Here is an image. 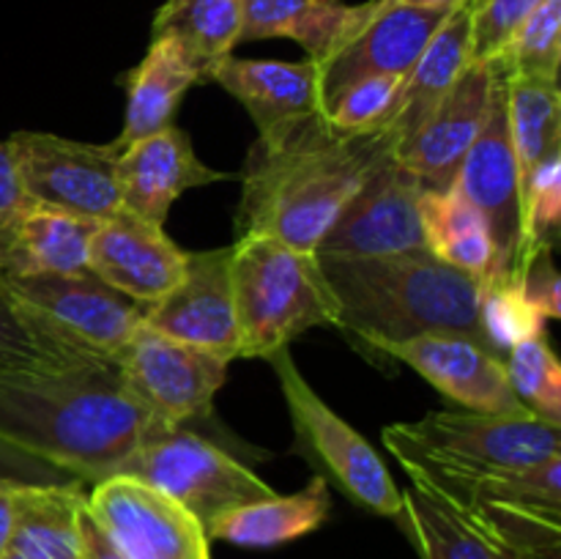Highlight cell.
<instances>
[{
  "label": "cell",
  "mask_w": 561,
  "mask_h": 559,
  "mask_svg": "<svg viewBox=\"0 0 561 559\" xmlns=\"http://www.w3.org/2000/svg\"><path fill=\"white\" fill-rule=\"evenodd\" d=\"M389 157L392 148L381 132L345 135L323 113L274 137H257L241 173L236 230L316 252L345 203Z\"/></svg>",
  "instance_id": "cell-1"
},
{
  "label": "cell",
  "mask_w": 561,
  "mask_h": 559,
  "mask_svg": "<svg viewBox=\"0 0 561 559\" xmlns=\"http://www.w3.org/2000/svg\"><path fill=\"white\" fill-rule=\"evenodd\" d=\"M164 427L126 389L115 362L0 384V438L75 480H104Z\"/></svg>",
  "instance_id": "cell-2"
},
{
  "label": "cell",
  "mask_w": 561,
  "mask_h": 559,
  "mask_svg": "<svg viewBox=\"0 0 561 559\" xmlns=\"http://www.w3.org/2000/svg\"><path fill=\"white\" fill-rule=\"evenodd\" d=\"M337 307V327L367 349L453 332L488 343L480 321V280L431 252L387 258H321Z\"/></svg>",
  "instance_id": "cell-3"
},
{
  "label": "cell",
  "mask_w": 561,
  "mask_h": 559,
  "mask_svg": "<svg viewBox=\"0 0 561 559\" xmlns=\"http://www.w3.org/2000/svg\"><path fill=\"white\" fill-rule=\"evenodd\" d=\"M239 356L268 360L312 327H337V307L316 252L294 250L266 233H244L230 247Z\"/></svg>",
  "instance_id": "cell-4"
},
{
  "label": "cell",
  "mask_w": 561,
  "mask_h": 559,
  "mask_svg": "<svg viewBox=\"0 0 561 559\" xmlns=\"http://www.w3.org/2000/svg\"><path fill=\"white\" fill-rule=\"evenodd\" d=\"M383 444L400 464L447 471L524 469L561 455V427L535 414L444 409L383 427Z\"/></svg>",
  "instance_id": "cell-5"
},
{
  "label": "cell",
  "mask_w": 561,
  "mask_h": 559,
  "mask_svg": "<svg viewBox=\"0 0 561 559\" xmlns=\"http://www.w3.org/2000/svg\"><path fill=\"white\" fill-rule=\"evenodd\" d=\"M113 475L157 488L181 504L203 529L228 510L274 497L255 471L186 427H175L137 447Z\"/></svg>",
  "instance_id": "cell-6"
},
{
  "label": "cell",
  "mask_w": 561,
  "mask_h": 559,
  "mask_svg": "<svg viewBox=\"0 0 561 559\" xmlns=\"http://www.w3.org/2000/svg\"><path fill=\"white\" fill-rule=\"evenodd\" d=\"M268 362L277 373L296 436L305 444L307 453L321 464L323 475L337 482L340 491L348 493L362 507L400 518L403 493L389 475L381 455L337 411L329 409L327 400H321V395L301 376L288 349L274 351Z\"/></svg>",
  "instance_id": "cell-7"
},
{
  "label": "cell",
  "mask_w": 561,
  "mask_h": 559,
  "mask_svg": "<svg viewBox=\"0 0 561 559\" xmlns=\"http://www.w3.org/2000/svg\"><path fill=\"white\" fill-rule=\"evenodd\" d=\"M115 365L126 389L164 427L175 431L206 414L225 384L230 362L140 323L118 351Z\"/></svg>",
  "instance_id": "cell-8"
},
{
  "label": "cell",
  "mask_w": 561,
  "mask_h": 559,
  "mask_svg": "<svg viewBox=\"0 0 561 559\" xmlns=\"http://www.w3.org/2000/svg\"><path fill=\"white\" fill-rule=\"evenodd\" d=\"M25 195L77 217L102 219L124 208L118 192V148L66 140L44 132H14L5 140Z\"/></svg>",
  "instance_id": "cell-9"
},
{
  "label": "cell",
  "mask_w": 561,
  "mask_h": 559,
  "mask_svg": "<svg viewBox=\"0 0 561 559\" xmlns=\"http://www.w3.org/2000/svg\"><path fill=\"white\" fill-rule=\"evenodd\" d=\"M425 186L394 157L378 164L316 247L321 258H387L427 252L420 217Z\"/></svg>",
  "instance_id": "cell-10"
},
{
  "label": "cell",
  "mask_w": 561,
  "mask_h": 559,
  "mask_svg": "<svg viewBox=\"0 0 561 559\" xmlns=\"http://www.w3.org/2000/svg\"><path fill=\"white\" fill-rule=\"evenodd\" d=\"M493 69L496 71H493L485 124H482L477 140L471 142L463 164H460L455 186L488 219L493 247H496V272L493 274H515L518 277L524 228H520L518 168H515L507 124V75L496 60H493Z\"/></svg>",
  "instance_id": "cell-11"
},
{
  "label": "cell",
  "mask_w": 561,
  "mask_h": 559,
  "mask_svg": "<svg viewBox=\"0 0 561 559\" xmlns=\"http://www.w3.org/2000/svg\"><path fill=\"white\" fill-rule=\"evenodd\" d=\"M85 504L129 559H211L206 529L146 482L104 477Z\"/></svg>",
  "instance_id": "cell-12"
},
{
  "label": "cell",
  "mask_w": 561,
  "mask_h": 559,
  "mask_svg": "<svg viewBox=\"0 0 561 559\" xmlns=\"http://www.w3.org/2000/svg\"><path fill=\"white\" fill-rule=\"evenodd\" d=\"M5 285L25 305L58 323L77 343L110 362H115L146 316V305L115 290L88 269L75 274L11 277Z\"/></svg>",
  "instance_id": "cell-13"
},
{
  "label": "cell",
  "mask_w": 561,
  "mask_h": 559,
  "mask_svg": "<svg viewBox=\"0 0 561 559\" xmlns=\"http://www.w3.org/2000/svg\"><path fill=\"white\" fill-rule=\"evenodd\" d=\"M230 247L190 252L184 277L162 299L146 305L142 323L181 343L233 362L239 360V321H236Z\"/></svg>",
  "instance_id": "cell-14"
},
{
  "label": "cell",
  "mask_w": 561,
  "mask_h": 559,
  "mask_svg": "<svg viewBox=\"0 0 561 559\" xmlns=\"http://www.w3.org/2000/svg\"><path fill=\"white\" fill-rule=\"evenodd\" d=\"M376 351L409 365L463 409L488 414H531L515 395L504 360L482 340L433 332L403 343H387Z\"/></svg>",
  "instance_id": "cell-15"
},
{
  "label": "cell",
  "mask_w": 561,
  "mask_h": 559,
  "mask_svg": "<svg viewBox=\"0 0 561 559\" xmlns=\"http://www.w3.org/2000/svg\"><path fill=\"white\" fill-rule=\"evenodd\" d=\"M190 252L181 250L162 225L137 214L115 212L102 219L88 247V272L140 305L162 299L184 277Z\"/></svg>",
  "instance_id": "cell-16"
},
{
  "label": "cell",
  "mask_w": 561,
  "mask_h": 559,
  "mask_svg": "<svg viewBox=\"0 0 561 559\" xmlns=\"http://www.w3.org/2000/svg\"><path fill=\"white\" fill-rule=\"evenodd\" d=\"M493 71V64H471L425 124L394 151V159L425 190L444 192L458 179L460 164L485 124Z\"/></svg>",
  "instance_id": "cell-17"
},
{
  "label": "cell",
  "mask_w": 561,
  "mask_h": 559,
  "mask_svg": "<svg viewBox=\"0 0 561 559\" xmlns=\"http://www.w3.org/2000/svg\"><path fill=\"white\" fill-rule=\"evenodd\" d=\"M455 9H416L398 0H378L370 20L362 31L340 49L337 55L321 64V96L323 104L343 85L370 75L405 77L420 55L425 53L433 33Z\"/></svg>",
  "instance_id": "cell-18"
},
{
  "label": "cell",
  "mask_w": 561,
  "mask_h": 559,
  "mask_svg": "<svg viewBox=\"0 0 561 559\" xmlns=\"http://www.w3.org/2000/svg\"><path fill=\"white\" fill-rule=\"evenodd\" d=\"M115 175L126 212L162 228L173 203L186 190L230 179V173L203 164L190 135L175 124L121 148Z\"/></svg>",
  "instance_id": "cell-19"
},
{
  "label": "cell",
  "mask_w": 561,
  "mask_h": 559,
  "mask_svg": "<svg viewBox=\"0 0 561 559\" xmlns=\"http://www.w3.org/2000/svg\"><path fill=\"white\" fill-rule=\"evenodd\" d=\"M208 80L244 104L255 121L257 137H274L310 115L323 113L321 69L310 58L288 64L228 55L214 66Z\"/></svg>",
  "instance_id": "cell-20"
},
{
  "label": "cell",
  "mask_w": 561,
  "mask_h": 559,
  "mask_svg": "<svg viewBox=\"0 0 561 559\" xmlns=\"http://www.w3.org/2000/svg\"><path fill=\"white\" fill-rule=\"evenodd\" d=\"M96 225L64 208L27 201L0 228V272L5 280L85 272Z\"/></svg>",
  "instance_id": "cell-21"
},
{
  "label": "cell",
  "mask_w": 561,
  "mask_h": 559,
  "mask_svg": "<svg viewBox=\"0 0 561 559\" xmlns=\"http://www.w3.org/2000/svg\"><path fill=\"white\" fill-rule=\"evenodd\" d=\"M471 64H474L471 58V14L469 3H463L442 22L414 69L405 75L398 110L381 129L383 140L392 148V157L425 124L427 115L453 91L455 82Z\"/></svg>",
  "instance_id": "cell-22"
},
{
  "label": "cell",
  "mask_w": 561,
  "mask_h": 559,
  "mask_svg": "<svg viewBox=\"0 0 561 559\" xmlns=\"http://www.w3.org/2000/svg\"><path fill=\"white\" fill-rule=\"evenodd\" d=\"M110 362L93 354L58 323L44 318L31 305L0 283V384L53 376L75 367Z\"/></svg>",
  "instance_id": "cell-23"
},
{
  "label": "cell",
  "mask_w": 561,
  "mask_h": 559,
  "mask_svg": "<svg viewBox=\"0 0 561 559\" xmlns=\"http://www.w3.org/2000/svg\"><path fill=\"white\" fill-rule=\"evenodd\" d=\"M197 82H203V75L184 47L173 36H151L146 58L126 77L124 129L110 146L121 151L129 142L168 129L179 113L181 99Z\"/></svg>",
  "instance_id": "cell-24"
},
{
  "label": "cell",
  "mask_w": 561,
  "mask_h": 559,
  "mask_svg": "<svg viewBox=\"0 0 561 559\" xmlns=\"http://www.w3.org/2000/svg\"><path fill=\"white\" fill-rule=\"evenodd\" d=\"M332 499H329L327 477H312L310 486L288 497L261 499L241 504L217 515L206 526L208 540H225L244 548H272L316 532L327 521Z\"/></svg>",
  "instance_id": "cell-25"
},
{
  "label": "cell",
  "mask_w": 561,
  "mask_h": 559,
  "mask_svg": "<svg viewBox=\"0 0 561 559\" xmlns=\"http://www.w3.org/2000/svg\"><path fill=\"white\" fill-rule=\"evenodd\" d=\"M420 217L427 252L436 261L477 280H485L496 272V247L488 219L458 186L453 184L444 192H422Z\"/></svg>",
  "instance_id": "cell-26"
},
{
  "label": "cell",
  "mask_w": 561,
  "mask_h": 559,
  "mask_svg": "<svg viewBox=\"0 0 561 559\" xmlns=\"http://www.w3.org/2000/svg\"><path fill=\"white\" fill-rule=\"evenodd\" d=\"M80 482L16 488V526L9 546L31 548L49 559H82Z\"/></svg>",
  "instance_id": "cell-27"
},
{
  "label": "cell",
  "mask_w": 561,
  "mask_h": 559,
  "mask_svg": "<svg viewBox=\"0 0 561 559\" xmlns=\"http://www.w3.org/2000/svg\"><path fill=\"white\" fill-rule=\"evenodd\" d=\"M151 36H173L206 82L239 44L241 0H168L153 16Z\"/></svg>",
  "instance_id": "cell-28"
},
{
  "label": "cell",
  "mask_w": 561,
  "mask_h": 559,
  "mask_svg": "<svg viewBox=\"0 0 561 559\" xmlns=\"http://www.w3.org/2000/svg\"><path fill=\"white\" fill-rule=\"evenodd\" d=\"M400 518L409 524L422 559H518L466 515L411 482Z\"/></svg>",
  "instance_id": "cell-29"
},
{
  "label": "cell",
  "mask_w": 561,
  "mask_h": 559,
  "mask_svg": "<svg viewBox=\"0 0 561 559\" xmlns=\"http://www.w3.org/2000/svg\"><path fill=\"white\" fill-rule=\"evenodd\" d=\"M507 124L515 168H518V186L524 190L537 164L553 151H561L559 82L507 75Z\"/></svg>",
  "instance_id": "cell-30"
},
{
  "label": "cell",
  "mask_w": 561,
  "mask_h": 559,
  "mask_svg": "<svg viewBox=\"0 0 561 559\" xmlns=\"http://www.w3.org/2000/svg\"><path fill=\"white\" fill-rule=\"evenodd\" d=\"M480 321L488 345L502 360L524 340L546 334L548 323L526 299L524 283L515 274H493L480 280Z\"/></svg>",
  "instance_id": "cell-31"
},
{
  "label": "cell",
  "mask_w": 561,
  "mask_h": 559,
  "mask_svg": "<svg viewBox=\"0 0 561 559\" xmlns=\"http://www.w3.org/2000/svg\"><path fill=\"white\" fill-rule=\"evenodd\" d=\"M493 64V60H491ZM496 64L510 77L559 82L561 66V0H542L518 27Z\"/></svg>",
  "instance_id": "cell-32"
},
{
  "label": "cell",
  "mask_w": 561,
  "mask_h": 559,
  "mask_svg": "<svg viewBox=\"0 0 561 559\" xmlns=\"http://www.w3.org/2000/svg\"><path fill=\"white\" fill-rule=\"evenodd\" d=\"M504 367L520 403L540 420L561 427V365L548 334L515 345L504 356Z\"/></svg>",
  "instance_id": "cell-33"
},
{
  "label": "cell",
  "mask_w": 561,
  "mask_h": 559,
  "mask_svg": "<svg viewBox=\"0 0 561 559\" xmlns=\"http://www.w3.org/2000/svg\"><path fill=\"white\" fill-rule=\"evenodd\" d=\"M403 82L405 77L398 75L359 77V80L340 88L323 104V115H327L334 129L345 132V135L381 132L392 121L394 110H398Z\"/></svg>",
  "instance_id": "cell-34"
},
{
  "label": "cell",
  "mask_w": 561,
  "mask_h": 559,
  "mask_svg": "<svg viewBox=\"0 0 561 559\" xmlns=\"http://www.w3.org/2000/svg\"><path fill=\"white\" fill-rule=\"evenodd\" d=\"M540 3L542 0H469L474 64L496 60Z\"/></svg>",
  "instance_id": "cell-35"
},
{
  "label": "cell",
  "mask_w": 561,
  "mask_h": 559,
  "mask_svg": "<svg viewBox=\"0 0 561 559\" xmlns=\"http://www.w3.org/2000/svg\"><path fill=\"white\" fill-rule=\"evenodd\" d=\"M312 0H241V42L290 38Z\"/></svg>",
  "instance_id": "cell-36"
},
{
  "label": "cell",
  "mask_w": 561,
  "mask_h": 559,
  "mask_svg": "<svg viewBox=\"0 0 561 559\" xmlns=\"http://www.w3.org/2000/svg\"><path fill=\"white\" fill-rule=\"evenodd\" d=\"M520 283H524L526 299L535 305L546 321L561 316V280L557 266H553V247L542 244L535 255L526 261L524 272H520Z\"/></svg>",
  "instance_id": "cell-37"
},
{
  "label": "cell",
  "mask_w": 561,
  "mask_h": 559,
  "mask_svg": "<svg viewBox=\"0 0 561 559\" xmlns=\"http://www.w3.org/2000/svg\"><path fill=\"white\" fill-rule=\"evenodd\" d=\"M64 482H80L69 471L36 458L20 447H11L0 438V488H25V486H64Z\"/></svg>",
  "instance_id": "cell-38"
},
{
  "label": "cell",
  "mask_w": 561,
  "mask_h": 559,
  "mask_svg": "<svg viewBox=\"0 0 561 559\" xmlns=\"http://www.w3.org/2000/svg\"><path fill=\"white\" fill-rule=\"evenodd\" d=\"M80 551L82 559H129L107 535V529L93 518L88 504H82L80 510Z\"/></svg>",
  "instance_id": "cell-39"
},
{
  "label": "cell",
  "mask_w": 561,
  "mask_h": 559,
  "mask_svg": "<svg viewBox=\"0 0 561 559\" xmlns=\"http://www.w3.org/2000/svg\"><path fill=\"white\" fill-rule=\"evenodd\" d=\"M27 201H31V197H27L25 190H22L9 146L0 142V228H3L5 219H9L14 212H20Z\"/></svg>",
  "instance_id": "cell-40"
},
{
  "label": "cell",
  "mask_w": 561,
  "mask_h": 559,
  "mask_svg": "<svg viewBox=\"0 0 561 559\" xmlns=\"http://www.w3.org/2000/svg\"><path fill=\"white\" fill-rule=\"evenodd\" d=\"M16 526V488H0V557L9 548Z\"/></svg>",
  "instance_id": "cell-41"
},
{
  "label": "cell",
  "mask_w": 561,
  "mask_h": 559,
  "mask_svg": "<svg viewBox=\"0 0 561 559\" xmlns=\"http://www.w3.org/2000/svg\"><path fill=\"white\" fill-rule=\"evenodd\" d=\"M403 5H416V9H458L469 0H398Z\"/></svg>",
  "instance_id": "cell-42"
},
{
  "label": "cell",
  "mask_w": 561,
  "mask_h": 559,
  "mask_svg": "<svg viewBox=\"0 0 561 559\" xmlns=\"http://www.w3.org/2000/svg\"><path fill=\"white\" fill-rule=\"evenodd\" d=\"M0 559H49V557H44V554H38V551H31V548L9 546Z\"/></svg>",
  "instance_id": "cell-43"
},
{
  "label": "cell",
  "mask_w": 561,
  "mask_h": 559,
  "mask_svg": "<svg viewBox=\"0 0 561 559\" xmlns=\"http://www.w3.org/2000/svg\"><path fill=\"white\" fill-rule=\"evenodd\" d=\"M0 283H5V277H3V272H0Z\"/></svg>",
  "instance_id": "cell-44"
}]
</instances>
